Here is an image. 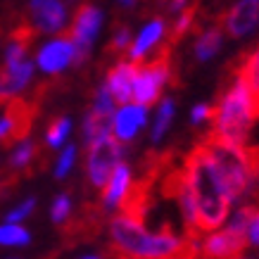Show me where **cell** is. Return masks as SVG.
I'll return each instance as SVG.
<instances>
[{"instance_id": "obj_20", "label": "cell", "mask_w": 259, "mask_h": 259, "mask_svg": "<svg viewBox=\"0 0 259 259\" xmlns=\"http://www.w3.org/2000/svg\"><path fill=\"white\" fill-rule=\"evenodd\" d=\"M174 119V100H164L162 107L157 112V119H155V128H152V143H159L162 136L166 134V128Z\"/></svg>"}, {"instance_id": "obj_27", "label": "cell", "mask_w": 259, "mask_h": 259, "mask_svg": "<svg viewBox=\"0 0 259 259\" xmlns=\"http://www.w3.org/2000/svg\"><path fill=\"white\" fill-rule=\"evenodd\" d=\"M247 243H250V247L259 250V207L254 209V214H252V219H250V226H247Z\"/></svg>"}, {"instance_id": "obj_24", "label": "cell", "mask_w": 259, "mask_h": 259, "mask_svg": "<svg viewBox=\"0 0 259 259\" xmlns=\"http://www.w3.org/2000/svg\"><path fill=\"white\" fill-rule=\"evenodd\" d=\"M33 155H36V145H33V143H22L19 150L15 152V157H12V164L15 166H26L33 159Z\"/></svg>"}, {"instance_id": "obj_17", "label": "cell", "mask_w": 259, "mask_h": 259, "mask_svg": "<svg viewBox=\"0 0 259 259\" xmlns=\"http://www.w3.org/2000/svg\"><path fill=\"white\" fill-rule=\"evenodd\" d=\"M162 33H164V22H162V19H155V22H150L148 26H145V29L141 31V36L136 38V43L131 46V60L141 62L143 55H145L150 48H152L159 38H162Z\"/></svg>"}, {"instance_id": "obj_25", "label": "cell", "mask_w": 259, "mask_h": 259, "mask_svg": "<svg viewBox=\"0 0 259 259\" xmlns=\"http://www.w3.org/2000/svg\"><path fill=\"white\" fill-rule=\"evenodd\" d=\"M74 157H76V148H74V145H69V148H67V150L62 152V157H60V162H57V169H55L57 179H64V176L69 174L71 164H74Z\"/></svg>"}, {"instance_id": "obj_23", "label": "cell", "mask_w": 259, "mask_h": 259, "mask_svg": "<svg viewBox=\"0 0 259 259\" xmlns=\"http://www.w3.org/2000/svg\"><path fill=\"white\" fill-rule=\"evenodd\" d=\"M67 134H69V119H57V121H53V126L48 128V143H50L53 148H57L60 143H64Z\"/></svg>"}, {"instance_id": "obj_1", "label": "cell", "mask_w": 259, "mask_h": 259, "mask_svg": "<svg viewBox=\"0 0 259 259\" xmlns=\"http://www.w3.org/2000/svg\"><path fill=\"white\" fill-rule=\"evenodd\" d=\"M183 171L188 179V186L193 190L197 207V228L200 233H209L228 219L231 197H228L224 181L219 176V169L214 164L212 152L204 143H197L183 159Z\"/></svg>"}, {"instance_id": "obj_30", "label": "cell", "mask_w": 259, "mask_h": 259, "mask_svg": "<svg viewBox=\"0 0 259 259\" xmlns=\"http://www.w3.org/2000/svg\"><path fill=\"white\" fill-rule=\"evenodd\" d=\"M128 40H131V33H128V29H121V31L112 38V50H124L126 46H128Z\"/></svg>"}, {"instance_id": "obj_18", "label": "cell", "mask_w": 259, "mask_h": 259, "mask_svg": "<svg viewBox=\"0 0 259 259\" xmlns=\"http://www.w3.org/2000/svg\"><path fill=\"white\" fill-rule=\"evenodd\" d=\"M221 40H224V31H221V26H212V29H207V31L197 38L195 43V57L200 62H207V60H212L217 53L221 50Z\"/></svg>"}, {"instance_id": "obj_8", "label": "cell", "mask_w": 259, "mask_h": 259, "mask_svg": "<svg viewBox=\"0 0 259 259\" xmlns=\"http://www.w3.org/2000/svg\"><path fill=\"white\" fill-rule=\"evenodd\" d=\"M247 247H250L247 231L233 228L228 224L224 231L204 238L200 245V254H204V257H243Z\"/></svg>"}, {"instance_id": "obj_21", "label": "cell", "mask_w": 259, "mask_h": 259, "mask_svg": "<svg viewBox=\"0 0 259 259\" xmlns=\"http://www.w3.org/2000/svg\"><path fill=\"white\" fill-rule=\"evenodd\" d=\"M195 8H190V5H186L183 8V12H181V17L176 19V24H174V29H171V36H169V43H179L183 36H186V31H188L190 26H193V22H195Z\"/></svg>"}, {"instance_id": "obj_12", "label": "cell", "mask_w": 259, "mask_h": 259, "mask_svg": "<svg viewBox=\"0 0 259 259\" xmlns=\"http://www.w3.org/2000/svg\"><path fill=\"white\" fill-rule=\"evenodd\" d=\"M136 74H138V62H119L107 76V88L114 95L117 102H128L134 98V83H136Z\"/></svg>"}, {"instance_id": "obj_5", "label": "cell", "mask_w": 259, "mask_h": 259, "mask_svg": "<svg viewBox=\"0 0 259 259\" xmlns=\"http://www.w3.org/2000/svg\"><path fill=\"white\" fill-rule=\"evenodd\" d=\"M169 55H171V43H166L152 60L138 64V74H136V83H134V98L138 105L148 107L159 98L166 79H169V71H171Z\"/></svg>"}, {"instance_id": "obj_13", "label": "cell", "mask_w": 259, "mask_h": 259, "mask_svg": "<svg viewBox=\"0 0 259 259\" xmlns=\"http://www.w3.org/2000/svg\"><path fill=\"white\" fill-rule=\"evenodd\" d=\"M145 119H148L145 105H131V107L119 110L117 117H114V134H117V138L119 141H131L138 134V128L145 126Z\"/></svg>"}, {"instance_id": "obj_33", "label": "cell", "mask_w": 259, "mask_h": 259, "mask_svg": "<svg viewBox=\"0 0 259 259\" xmlns=\"http://www.w3.org/2000/svg\"><path fill=\"white\" fill-rule=\"evenodd\" d=\"M36 3H40V0H33V5H36Z\"/></svg>"}, {"instance_id": "obj_31", "label": "cell", "mask_w": 259, "mask_h": 259, "mask_svg": "<svg viewBox=\"0 0 259 259\" xmlns=\"http://www.w3.org/2000/svg\"><path fill=\"white\" fill-rule=\"evenodd\" d=\"M5 98H8V93L3 91V83H0V100H5Z\"/></svg>"}, {"instance_id": "obj_28", "label": "cell", "mask_w": 259, "mask_h": 259, "mask_svg": "<svg viewBox=\"0 0 259 259\" xmlns=\"http://www.w3.org/2000/svg\"><path fill=\"white\" fill-rule=\"evenodd\" d=\"M190 119H193V124H200L204 119H212V105H197L193 110V114H190Z\"/></svg>"}, {"instance_id": "obj_26", "label": "cell", "mask_w": 259, "mask_h": 259, "mask_svg": "<svg viewBox=\"0 0 259 259\" xmlns=\"http://www.w3.org/2000/svg\"><path fill=\"white\" fill-rule=\"evenodd\" d=\"M69 209H71L69 197H67V195H60L55 200V204H53V219H55V221H64L67 217H69Z\"/></svg>"}, {"instance_id": "obj_2", "label": "cell", "mask_w": 259, "mask_h": 259, "mask_svg": "<svg viewBox=\"0 0 259 259\" xmlns=\"http://www.w3.org/2000/svg\"><path fill=\"white\" fill-rule=\"evenodd\" d=\"M112 245L119 254L126 257H195L200 254V245L183 236L179 238L169 226L159 233H148L145 224L119 214L110 226Z\"/></svg>"}, {"instance_id": "obj_6", "label": "cell", "mask_w": 259, "mask_h": 259, "mask_svg": "<svg viewBox=\"0 0 259 259\" xmlns=\"http://www.w3.org/2000/svg\"><path fill=\"white\" fill-rule=\"evenodd\" d=\"M124 157V148H121V141H114L110 134L98 138V141L91 143V155H88V176H91V183L95 188H102L107 186V181L112 179V174L117 169V164Z\"/></svg>"}, {"instance_id": "obj_3", "label": "cell", "mask_w": 259, "mask_h": 259, "mask_svg": "<svg viewBox=\"0 0 259 259\" xmlns=\"http://www.w3.org/2000/svg\"><path fill=\"white\" fill-rule=\"evenodd\" d=\"M231 71L233 76L221 88L219 100L212 107V134L236 145H247L250 131L259 114L247 81L238 74L236 67Z\"/></svg>"}, {"instance_id": "obj_29", "label": "cell", "mask_w": 259, "mask_h": 259, "mask_svg": "<svg viewBox=\"0 0 259 259\" xmlns=\"http://www.w3.org/2000/svg\"><path fill=\"white\" fill-rule=\"evenodd\" d=\"M31 212H33V200H26L22 207H17L15 212H10L8 219L10 221H19V219H24V217H29Z\"/></svg>"}, {"instance_id": "obj_10", "label": "cell", "mask_w": 259, "mask_h": 259, "mask_svg": "<svg viewBox=\"0 0 259 259\" xmlns=\"http://www.w3.org/2000/svg\"><path fill=\"white\" fill-rule=\"evenodd\" d=\"M259 24V0H238L224 17V29L233 38H243L252 33Z\"/></svg>"}, {"instance_id": "obj_22", "label": "cell", "mask_w": 259, "mask_h": 259, "mask_svg": "<svg viewBox=\"0 0 259 259\" xmlns=\"http://www.w3.org/2000/svg\"><path fill=\"white\" fill-rule=\"evenodd\" d=\"M29 243V231L17 226V221L0 226V245H26Z\"/></svg>"}, {"instance_id": "obj_16", "label": "cell", "mask_w": 259, "mask_h": 259, "mask_svg": "<svg viewBox=\"0 0 259 259\" xmlns=\"http://www.w3.org/2000/svg\"><path fill=\"white\" fill-rule=\"evenodd\" d=\"M36 19L43 31H55L64 22V8L60 0H40L36 3Z\"/></svg>"}, {"instance_id": "obj_7", "label": "cell", "mask_w": 259, "mask_h": 259, "mask_svg": "<svg viewBox=\"0 0 259 259\" xmlns=\"http://www.w3.org/2000/svg\"><path fill=\"white\" fill-rule=\"evenodd\" d=\"M33 110L31 102L26 100H10L5 107V117L0 119V143L10 145V143L24 141L26 134L31 131V121H33Z\"/></svg>"}, {"instance_id": "obj_19", "label": "cell", "mask_w": 259, "mask_h": 259, "mask_svg": "<svg viewBox=\"0 0 259 259\" xmlns=\"http://www.w3.org/2000/svg\"><path fill=\"white\" fill-rule=\"evenodd\" d=\"M114 128V112H102V110H95L88 114L86 119V138L91 143L107 136Z\"/></svg>"}, {"instance_id": "obj_9", "label": "cell", "mask_w": 259, "mask_h": 259, "mask_svg": "<svg viewBox=\"0 0 259 259\" xmlns=\"http://www.w3.org/2000/svg\"><path fill=\"white\" fill-rule=\"evenodd\" d=\"M100 22H102V15L100 10L93 8V5H81L76 17H74V26H71V31H67L74 40V46L79 50V60H83L88 53V48L93 43L95 33L100 29Z\"/></svg>"}, {"instance_id": "obj_15", "label": "cell", "mask_w": 259, "mask_h": 259, "mask_svg": "<svg viewBox=\"0 0 259 259\" xmlns=\"http://www.w3.org/2000/svg\"><path fill=\"white\" fill-rule=\"evenodd\" d=\"M236 71L247 81L250 93H252V98H254V107H257V114H259V48H254L252 53L240 57Z\"/></svg>"}, {"instance_id": "obj_14", "label": "cell", "mask_w": 259, "mask_h": 259, "mask_svg": "<svg viewBox=\"0 0 259 259\" xmlns=\"http://www.w3.org/2000/svg\"><path fill=\"white\" fill-rule=\"evenodd\" d=\"M128 186H131V171H128V166H126L124 162H119L114 174H112V179L107 181V186H105V195H102L105 207H107V209L119 207V202L124 200Z\"/></svg>"}, {"instance_id": "obj_11", "label": "cell", "mask_w": 259, "mask_h": 259, "mask_svg": "<svg viewBox=\"0 0 259 259\" xmlns=\"http://www.w3.org/2000/svg\"><path fill=\"white\" fill-rule=\"evenodd\" d=\"M76 55V46H74V40H71L69 33H64L62 38L53 40V43H48L43 50H40L38 55V64L43 71H60L64 64L71 62V57Z\"/></svg>"}, {"instance_id": "obj_4", "label": "cell", "mask_w": 259, "mask_h": 259, "mask_svg": "<svg viewBox=\"0 0 259 259\" xmlns=\"http://www.w3.org/2000/svg\"><path fill=\"white\" fill-rule=\"evenodd\" d=\"M207 145V150L212 152V159L219 176L224 181L231 200H245V193L250 188V176H252V162H250V150L247 145H236L228 143L219 136H214L212 131L202 136V141Z\"/></svg>"}, {"instance_id": "obj_32", "label": "cell", "mask_w": 259, "mask_h": 259, "mask_svg": "<svg viewBox=\"0 0 259 259\" xmlns=\"http://www.w3.org/2000/svg\"><path fill=\"white\" fill-rule=\"evenodd\" d=\"M121 3H126V5H128V3H134V0H121Z\"/></svg>"}]
</instances>
